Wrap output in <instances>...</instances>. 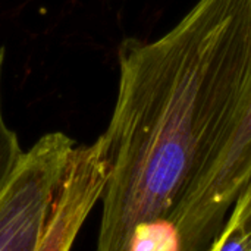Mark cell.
<instances>
[{"instance_id":"2","label":"cell","mask_w":251,"mask_h":251,"mask_svg":"<svg viewBox=\"0 0 251 251\" xmlns=\"http://www.w3.org/2000/svg\"><path fill=\"white\" fill-rule=\"evenodd\" d=\"M75 143L44 134L24 151L0 191V251H37Z\"/></svg>"},{"instance_id":"5","label":"cell","mask_w":251,"mask_h":251,"mask_svg":"<svg viewBox=\"0 0 251 251\" xmlns=\"http://www.w3.org/2000/svg\"><path fill=\"white\" fill-rule=\"evenodd\" d=\"M251 251V178L234 201L210 251Z\"/></svg>"},{"instance_id":"4","label":"cell","mask_w":251,"mask_h":251,"mask_svg":"<svg viewBox=\"0 0 251 251\" xmlns=\"http://www.w3.org/2000/svg\"><path fill=\"white\" fill-rule=\"evenodd\" d=\"M109 175L110 165L101 137L90 146L72 149L37 251L72 247L90 212L101 201Z\"/></svg>"},{"instance_id":"6","label":"cell","mask_w":251,"mask_h":251,"mask_svg":"<svg viewBox=\"0 0 251 251\" xmlns=\"http://www.w3.org/2000/svg\"><path fill=\"white\" fill-rule=\"evenodd\" d=\"M4 49L0 47V191L18 165L19 159L24 154V150L19 146L15 131H12L3 118L1 109V74L4 65Z\"/></svg>"},{"instance_id":"3","label":"cell","mask_w":251,"mask_h":251,"mask_svg":"<svg viewBox=\"0 0 251 251\" xmlns=\"http://www.w3.org/2000/svg\"><path fill=\"white\" fill-rule=\"evenodd\" d=\"M250 178L251 93L224 150L172 218L169 250H210Z\"/></svg>"},{"instance_id":"1","label":"cell","mask_w":251,"mask_h":251,"mask_svg":"<svg viewBox=\"0 0 251 251\" xmlns=\"http://www.w3.org/2000/svg\"><path fill=\"white\" fill-rule=\"evenodd\" d=\"M118 60L99 250H169L172 218L251 93V0H197L159 38L124 40Z\"/></svg>"}]
</instances>
